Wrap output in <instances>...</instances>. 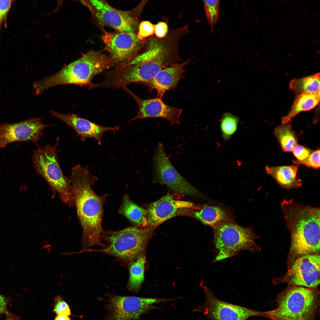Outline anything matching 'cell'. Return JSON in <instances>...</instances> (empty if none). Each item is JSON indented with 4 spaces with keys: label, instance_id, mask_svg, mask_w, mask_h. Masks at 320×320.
Wrapping results in <instances>:
<instances>
[{
    "label": "cell",
    "instance_id": "cell-1",
    "mask_svg": "<svg viewBox=\"0 0 320 320\" xmlns=\"http://www.w3.org/2000/svg\"><path fill=\"white\" fill-rule=\"evenodd\" d=\"M95 177L89 170L78 164L72 169L70 177L74 205L82 229L81 252L92 246H101L103 204L105 197L97 195L92 185Z\"/></svg>",
    "mask_w": 320,
    "mask_h": 320
},
{
    "label": "cell",
    "instance_id": "cell-2",
    "mask_svg": "<svg viewBox=\"0 0 320 320\" xmlns=\"http://www.w3.org/2000/svg\"><path fill=\"white\" fill-rule=\"evenodd\" d=\"M291 233V252L295 256L316 254L320 250V209L292 200L281 204Z\"/></svg>",
    "mask_w": 320,
    "mask_h": 320
},
{
    "label": "cell",
    "instance_id": "cell-3",
    "mask_svg": "<svg viewBox=\"0 0 320 320\" xmlns=\"http://www.w3.org/2000/svg\"><path fill=\"white\" fill-rule=\"evenodd\" d=\"M114 65L110 56L100 51L90 50L78 60L64 66L54 74L35 81L33 84V94L40 95L56 86L74 84L80 86L93 84V78Z\"/></svg>",
    "mask_w": 320,
    "mask_h": 320
},
{
    "label": "cell",
    "instance_id": "cell-4",
    "mask_svg": "<svg viewBox=\"0 0 320 320\" xmlns=\"http://www.w3.org/2000/svg\"><path fill=\"white\" fill-rule=\"evenodd\" d=\"M152 229L134 226L118 231H104L100 248L88 251L109 255L129 266L137 257L145 255Z\"/></svg>",
    "mask_w": 320,
    "mask_h": 320
},
{
    "label": "cell",
    "instance_id": "cell-5",
    "mask_svg": "<svg viewBox=\"0 0 320 320\" xmlns=\"http://www.w3.org/2000/svg\"><path fill=\"white\" fill-rule=\"evenodd\" d=\"M57 141L54 145L38 146L34 150L32 161L37 173L47 181L61 200L71 207L74 206L72 186L63 174L58 160Z\"/></svg>",
    "mask_w": 320,
    "mask_h": 320
},
{
    "label": "cell",
    "instance_id": "cell-6",
    "mask_svg": "<svg viewBox=\"0 0 320 320\" xmlns=\"http://www.w3.org/2000/svg\"><path fill=\"white\" fill-rule=\"evenodd\" d=\"M278 307L265 312L273 320H310L317 307L314 292L309 288L295 286L282 293L278 299Z\"/></svg>",
    "mask_w": 320,
    "mask_h": 320
},
{
    "label": "cell",
    "instance_id": "cell-7",
    "mask_svg": "<svg viewBox=\"0 0 320 320\" xmlns=\"http://www.w3.org/2000/svg\"><path fill=\"white\" fill-rule=\"evenodd\" d=\"M216 254L213 262L232 257L242 250L257 249L254 235L249 228L226 221L214 228Z\"/></svg>",
    "mask_w": 320,
    "mask_h": 320
},
{
    "label": "cell",
    "instance_id": "cell-8",
    "mask_svg": "<svg viewBox=\"0 0 320 320\" xmlns=\"http://www.w3.org/2000/svg\"><path fill=\"white\" fill-rule=\"evenodd\" d=\"M108 313L103 320H139L141 315L158 308L153 304L173 301L176 298H155L107 295Z\"/></svg>",
    "mask_w": 320,
    "mask_h": 320
},
{
    "label": "cell",
    "instance_id": "cell-9",
    "mask_svg": "<svg viewBox=\"0 0 320 320\" xmlns=\"http://www.w3.org/2000/svg\"><path fill=\"white\" fill-rule=\"evenodd\" d=\"M169 50L164 42L154 39L150 41L146 50L128 63H135L141 83L152 79L161 70L178 63L169 55Z\"/></svg>",
    "mask_w": 320,
    "mask_h": 320
},
{
    "label": "cell",
    "instance_id": "cell-10",
    "mask_svg": "<svg viewBox=\"0 0 320 320\" xmlns=\"http://www.w3.org/2000/svg\"><path fill=\"white\" fill-rule=\"evenodd\" d=\"M205 295V302L192 311L203 313L211 320H247L254 316H265V312L252 310L220 300L212 290L203 285Z\"/></svg>",
    "mask_w": 320,
    "mask_h": 320
},
{
    "label": "cell",
    "instance_id": "cell-11",
    "mask_svg": "<svg viewBox=\"0 0 320 320\" xmlns=\"http://www.w3.org/2000/svg\"><path fill=\"white\" fill-rule=\"evenodd\" d=\"M153 161L154 174L159 183L180 194H199L197 190L172 165L162 143H159L156 147Z\"/></svg>",
    "mask_w": 320,
    "mask_h": 320
},
{
    "label": "cell",
    "instance_id": "cell-12",
    "mask_svg": "<svg viewBox=\"0 0 320 320\" xmlns=\"http://www.w3.org/2000/svg\"><path fill=\"white\" fill-rule=\"evenodd\" d=\"M101 38L105 50L110 54L114 65L116 66L132 60L143 43L135 33L129 32L111 33L105 31Z\"/></svg>",
    "mask_w": 320,
    "mask_h": 320
},
{
    "label": "cell",
    "instance_id": "cell-13",
    "mask_svg": "<svg viewBox=\"0 0 320 320\" xmlns=\"http://www.w3.org/2000/svg\"><path fill=\"white\" fill-rule=\"evenodd\" d=\"M50 126L43 123L41 117L14 123H0V148L15 142H37L40 139L44 130Z\"/></svg>",
    "mask_w": 320,
    "mask_h": 320
},
{
    "label": "cell",
    "instance_id": "cell-14",
    "mask_svg": "<svg viewBox=\"0 0 320 320\" xmlns=\"http://www.w3.org/2000/svg\"><path fill=\"white\" fill-rule=\"evenodd\" d=\"M195 208L192 203L177 199L168 194L149 205L144 227L154 228L167 220Z\"/></svg>",
    "mask_w": 320,
    "mask_h": 320
},
{
    "label": "cell",
    "instance_id": "cell-15",
    "mask_svg": "<svg viewBox=\"0 0 320 320\" xmlns=\"http://www.w3.org/2000/svg\"><path fill=\"white\" fill-rule=\"evenodd\" d=\"M87 7L99 23L119 31L134 33L136 21L129 12L116 9L103 0L81 1Z\"/></svg>",
    "mask_w": 320,
    "mask_h": 320
},
{
    "label": "cell",
    "instance_id": "cell-16",
    "mask_svg": "<svg viewBox=\"0 0 320 320\" xmlns=\"http://www.w3.org/2000/svg\"><path fill=\"white\" fill-rule=\"evenodd\" d=\"M294 286L315 288L320 283V256L308 254L297 259L289 269L286 277Z\"/></svg>",
    "mask_w": 320,
    "mask_h": 320
},
{
    "label": "cell",
    "instance_id": "cell-17",
    "mask_svg": "<svg viewBox=\"0 0 320 320\" xmlns=\"http://www.w3.org/2000/svg\"><path fill=\"white\" fill-rule=\"evenodd\" d=\"M134 98L139 107L136 116L130 121L150 118H159L169 121L172 125L179 124L182 109L165 104L161 98L156 97L148 99L140 98L127 87L122 88Z\"/></svg>",
    "mask_w": 320,
    "mask_h": 320
},
{
    "label": "cell",
    "instance_id": "cell-18",
    "mask_svg": "<svg viewBox=\"0 0 320 320\" xmlns=\"http://www.w3.org/2000/svg\"><path fill=\"white\" fill-rule=\"evenodd\" d=\"M53 116L60 119L70 126L76 132L81 140L88 138L97 140L99 145L101 144V138L106 132L119 130V126L113 127L103 126L96 124L74 114H64L53 110L49 111Z\"/></svg>",
    "mask_w": 320,
    "mask_h": 320
},
{
    "label": "cell",
    "instance_id": "cell-19",
    "mask_svg": "<svg viewBox=\"0 0 320 320\" xmlns=\"http://www.w3.org/2000/svg\"><path fill=\"white\" fill-rule=\"evenodd\" d=\"M189 63L190 60H188L163 69L152 79L144 84L151 90H156L157 97L161 99L166 92L176 87L184 72V67Z\"/></svg>",
    "mask_w": 320,
    "mask_h": 320
},
{
    "label": "cell",
    "instance_id": "cell-20",
    "mask_svg": "<svg viewBox=\"0 0 320 320\" xmlns=\"http://www.w3.org/2000/svg\"><path fill=\"white\" fill-rule=\"evenodd\" d=\"M266 172L271 176L281 186L289 189L297 188L302 185L301 180L297 177V165L265 167Z\"/></svg>",
    "mask_w": 320,
    "mask_h": 320
},
{
    "label": "cell",
    "instance_id": "cell-21",
    "mask_svg": "<svg viewBox=\"0 0 320 320\" xmlns=\"http://www.w3.org/2000/svg\"><path fill=\"white\" fill-rule=\"evenodd\" d=\"M320 101V94L303 93L296 95L288 113L281 119L282 124L288 123L300 112L310 110L316 106Z\"/></svg>",
    "mask_w": 320,
    "mask_h": 320
},
{
    "label": "cell",
    "instance_id": "cell-22",
    "mask_svg": "<svg viewBox=\"0 0 320 320\" xmlns=\"http://www.w3.org/2000/svg\"><path fill=\"white\" fill-rule=\"evenodd\" d=\"M193 215L204 224L213 228L227 221L228 215L222 208L217 206L206 205L194 211Z\"/></svg>",
    "mask_w": 320,
    "mask_h": 320
},
{
    "label": "cell",
    "instance_id": "cell-23",
    "mask_svg": "<svg viewBox=\"0 0 320 320\" xmlns=\"http://www.w3.org/2000/svg\"><path fill=\"white\" fill-rule=\"evenodd\" d=\"M119 212L127 218L135 226L144 227L147 211L135 204L127 195L123 197Z\"/></svg>",
    "mask_w": 320,
    "mask_h": 320
},
{
    "label": "cell",
    "instance_id": "cell-24",
    "mask_svg": "<svg viewBox=\"0 0 320 320\" xmlns=\"http://www.w3.org/2000/svg\"><path fill=\"white\" fill-rule=\"evenodd\" d=\"M146 257L140 256L129 265V277L127 288L131 291L139 292L144 280Z\"/></svg>",
    "mask_w": 320,
    "mask_h": 320
},
{
    "label": "cell",
    "instance_id": "cell-25",
    "mask_svg": "<svg viewBox=\"0 0 320 320\" xmlns=\"http://www.w3.org/2000/svg\"><path fill=\"white\" fill-rule=\"evenodd\" d=\"M289 86L296 95L303 93L320 94V74L294 79L289 83Z\"/></svg>",
    "mask_w": 320,
    "mask_h": 320
},
{
    "label": "cell",
    "instance_id": "cell-26",
    "mask_svg": "<svg viewBox=\"0 0 320 320\" xmlns=\"http://www.w3.org/2000/svg\"><path fill=\"white\" fill-rule=\"evenodd\" d=\"M282 150L284 152H292L297 144V138L291 125L289 123L277 126L274 132Z\"/></svg>",
    "mask_w": 320,
    "mask_h": 320
},
{
    "label": "cell",
    "instance_id": "cell-27",
    "mask_svg": "<svg viewBox=\"0 0 320 320\" xmlns=\"http://www.w3.org/2000/svg\"><path fill=\"white\" fill-rule=\"evenodd\" d=\"M239 122L238 117L231 113H226L223 115L220 120V129L224 140H229L236 132Z\"/></svg>",
    "mask_w": 320,
    "mask_h": 320
},
{
    "label": "cell",
    "instance_id": "cell-28",
    "mask_svg": "<svg viewBox=\"0 0 320 320\" xmlns=\"http://www.w3.org/2000/svg\"><path fill=\"white\" fill-rule=\"evenodd\" d=\"M204 6L211 31H212L219 17L220 0H204Z\"/></svg>",
    "mask_w": 320,
    "mask_h": 320
},
{
    "label": "cell",
    "instance_id": "cell-29",
    "mask_svg": "<svg viewBox=\"0 0 320 320\" xmlns=\"http://www.w3.org/2000/svg\"><path fill=\"white\" fill-rule=\"evenodd\" d=\"M320 150L318 149L313 151L306 159L303 161L297 160L293 161L294 164L298 165L303 164L308 167L318 169L320 167Z\"/></svg>",
    "mask_w": 320,
    "mask_h": 320
},
{
    "label": "cell",
    "instance_id": "cell-30",
    "mask_svg": "<svg viewBox=\"0 0 320 320\" xmlns=\"http://www.w3.org/2000/svg\"><path fill=\"white\" fill-rule=\"evenodd\" d=\"M154 25L148 21H143L140 23L137 36L140 40L153 36L154 33Z\"/></svg>",
    "mask_w": 320,
    "mask_h": 320
},
{
    "label": "cell",
    "instance_id": "cell-31",
    "mask_svg": "<svg viewBox=\"0 0 320 320\" xmlns=\"http://www.w3.org/2000/svg\"><path fill=\"white\" fill-rule=\"evenodd\" d=\"M55 303L53 310L57 315H62L69 316L71 315L69 305L60 296L58 295L55 297Z\"/></svg>",
    "mask_w": 320,
    "mask_h": 320
},
{
    "label": "cell",
    "instance_id": "cell-32",
    "mask_svg": "<svg viewBox=\"0 0 320 320\" xmlns=\"http://www.w3.org/2000/svg\"><path fill=\"white\" fill-rule=\"evenodd\" d=\"M314 151L303 146L297 144L292 152L298 161H303L307 158Z\"/></svg>",
    "mask_w": 320,
    "mask_h": 320
},
{
    "label": "cell",
    "instance_id": "cell-33",
    "mask_svg": "<svg viewBox=\"0 0 320 320\" xmlns=\"http://www.w3.org/2000/svg\"><path fill=\"white\" fill-rule=\"evenodd\" d=\"M11 0H0V37L2 24L6 21L7 15L10 10L12 3Z\"/></svg>",
    "mask_w": 320,
    "mask_h": 320
},
{
    "label": "cell",
    "instance_id": "cell-34",
    "mask_svg": "<svg viewBox=\"0 0 320 320\" xmlns=\"http://www.w3.org/2000/svg\"><path fill=\"white\" fill-rule=\"evenodd\" d=\"M154 33L156 37L159 39H162L166 37L168 31V27L167 24L163 22H160L156 25H154Z\"/></svg>",
    "mask_w": 320,
    "mask_h": 320
},
{
    "label": "cell",
    "instance_id": "cell-35",
    "mask_svg": "<svg viewBox=\"0 0 320 320\" xmlns=\"http://www.w3.org/2000/svg\"><path fill=\"white\" fill-rule=\"evenodd\" d=\"M7 301L5 297L0 294V315L7 313Z\"/></svg>",
    "mask_w": 320,
    "mask_h": 320
},
{
    "label": "cell",
    "instance_id": "cell-36",
    "mask_svg": "<svg viewBox=\"0 0 320 320\" xmlns=\"http://www.w3.org/2000/svg\"><path fill=\"white\" fill-rule=\"evenodd\" d=\"M55 320H71L69 316L62 315H57Z\"/></svg>",
    "mask_w": 320,
    "mask_h": 320
},
{
    "label": "cell",
    "instance_id": "cell-37",
    "mask_svg": "<svg viewBox=\"0 0 320 320\" xmlns=\"http://www.w3.org/2000/svg\"><path fill=\"white\" fill-rule=\"evenodd\" d=\"M6 320H17L15 318L12 317L11 316H8Z\"/></svg>",
    "mask_w": 320,
    "mask_h": 320
},
{
    "label": "cell",
    "instance_id": "cell-38",
    "mask_svg": "<svg viewBox=\"0 0 320 320\" xmlns=\"http://www.w3.org/2000/svg\"><path fill=\"white\" fill-rule=\"evenodd\" d=\"M316 25H314L313 27H314V28H315V27H316Z\"/></svg>",
    "mask_w": 320,
    "mask_h": 320
},
{
    "label": "cell",
    "instance_id": "cell-39",
    "mask_svg": "<svg viewBox=\"0 0 320 320\" xmlns=\"http://www.w3.org/2000/svg\"><path fill=\"white\" fill-rule=\"evenodd\" d=\"M302 33H300V36H301V35H302Z\"/></svg>",
    "mask_w": 320,
    "mask_h": 320
},
{
    "label": "cell",
    "instance_id": "cell-40",
    "mask_svg": "<svg viewBox=\"0 0 320 320\" xmlns=\"http://www.w3.org/2000/svg\"><path fill=\"white\" fill-rule=\"evenodd\" d=\"M271 6H272V4H271V5L270 6V7H271Z\"/></svg>",
    "mask_w": 320,
    "mask_h": 320
}]
</instances>
